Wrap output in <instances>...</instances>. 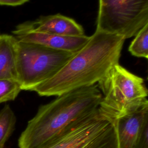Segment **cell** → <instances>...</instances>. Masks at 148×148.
Wrapping results in <instances>:
<instances>
[{"mask_svg":"<svg viewBox=\"0 0 148 148\" xmlns=\"http://www.w3.org/2000/svg\"><path fill=\"white\" fill-rule=\"evenodd\" d=\"M102 95L97 84L57 96L40 106L18 140L19 148H42L98 112Z\"/></svg>","mask_w":148,"mask_h":148,"instance_id":"obj_1","label":"cell"},{"mask_svg":"<svg viewBox=\"0 0 148 148\" xmlns=\"http://www.w3.org/2000/svg\"><path fill=\"white\" fill-rule=\"evenodd\" d=\"M125 40L121 36L95 30L56 75L32 91L40 96H58L95 84L119 63Z\"/></svg>","mask_w":148,"mask_h":148,"instance_id":"obj_2","label":"cell"},{"mask_svg":"<svg viewBox=\"0 0 148 148\" xmlns=\"http://www.w3.org/2000/svg\"><path fill=\"white\" fill-rule=\"evenodd\" d=\"M102 98L98 110L113 123L148 105V92L144 79L119 63L98 82Z\"/></svg>","mask_w":148,"mask_h":148,"instance_id":"obj_3","label":"cell"},{"mask_svg":"<svg viewBox=\"0 0 148 148\" xmlns=\"http://www.w3.org/2000/svg\"><path fill=\"white\" fill-rule=\"evenodd\" d=\"M75 53L17 39L16 69L21 90L32 91L52 77Z\"/></svg>","mask_w":148,"mask_h":148,"instance_id":"obj_4","label":"cell"},{"mask_svg":"<svg viewBox=\"0 0 148 148\" xmlns=\"http://www.w3.org/2000/svg\"><path fill=\"white\" fill-rule=\"evenodd\" d=\"M96 31L135 36L148 23V0H99Z\"/></svg>","mask_w":148,"mask_h":148,"instance_id":"obj_5","label":"cell"},{"mask_svg":"<svg viewBox=\"0 0 148 148\" xmlns=\"http://www.w3.org/2000/svg\"><path fill=\"white\" fill-rule=\"evenodd\" d=\"M116 132L112 121L98 112L42 148H89Z\"/></svg>","mask_w":148,"mask_h":148,"instance_id":"obj_6","label":"cell"},{"mask_svg":"<svg viewBox=\"0 0 148 148\" xmlns=\"http://www.w3.org/2000/svg\"><path fill=\"white\" fill-rule=\"evenodd\" d=\"M13 36L20 41L38 44L49 48L75 53L88 41L86 35L76 36L57 35L36 31L28 21L18 25L12 31Z\"/></svg>","mask_w":148,"mask_h":148,"instance_id":"obj_7","label":"cell"},{"mask_svg":"<svg viewBox=\"0 0 148 148\" xmlns=\"http://www.w3.org/2000/svg\"><path fill=\"white\" fill-rule=\"evenodd\" d=\"M117 148H134L148 125V105L115 120Z\"/></svg>","mask_w":148,"mask_h":148,"instance_id":"obj_8","label":"cell"},{"mask_svg":"<svg viewBox=\"0 0 148 148\" xmlns=\"http://www.w3.org/2000/svg\"><path fill=\"white\" fill-rule=\"evenodd\" d=\"M34 29L60 36H76L84 35L83 27L74 20L61 14L42 16L28 21Z\"/></svg>","mask_w":148,"mask_h":148,"instance_id":"obj_9","label":"cell"},{"mask_svg":"<svg viewBox=\"0 0 148 148\" xmlns=\"http://www.w3.org/2000/svg\"><path fill=\"white\" fill-rule=\"evenodd\" d=\"M16 43L17 39L13 35H0V79L17 80Z\"/></svg>","mask_w":148,"mask_h":148,"instance_id":"obj_10","label":"cell"},{"mask_svg":"<svg viewBox=\"0 0 148 148\" xmlns=\"http://www.w3.org/2000/svg\"><path fill=\"white\" fill-rule=\"evenodd\" d=\"M16 122V116L9 105H5L0 111V148H3L12 135Z\"/></svg>","mask_w":148,"mask_h":148,"instance_id":"obj_11","label":"cell"},{"mask_svg":"<svg viewBox=\"0 0 148 148\" xmlns=\"http://www.w3.org/2000/svg\"><path fill=\"white\" fill-rule=\"evenodd\" d=\"M128 48L131 54L137 57L148 58V23L135 35Z\"/></svg>","mask_w":148,"mask_h":148,"instance_id":"obj_12","label":"cell"},{"mask_svg":"<svg viewBox=\"0 0 148 148\" xmlns=\"http://www.w3.org/2000/svg\"><path fill=\"white\" fill-rule=\"evenodd\" d=\"M21 86L16 79H0V103L13 101L21 91Z\"/></svg>","mask_w":148,"mask_h":148,"instance_id":"obj_13","label":"cell"},{"mask_svg":"<svg viewBox=\"0 0 148 148\" xmlns=\"http://www.w3.org/2000/svg\"><path fill=\"white\" fill-rule=\"evenodd\" d=\"M134 148H148V125L145 128Z\"/></svg>","mask_w":148,"mask_h":148,"instance_id":"obj_14","label":"cell"},{"mask_svg":"<svg viewBox=\"0 0 148 148\" xmlns=\"http://www.w3.org/2000/svg\"><path fill=\"white\" fill-rule=\"evenodd\" d=\"M29 0H0V5L16 6L23 5Z\"/></svg>","mask_w":148,"mask_h":148,"instance_id":"obj_15","label":"cell"},{"mask_svg":"<svg viewBox=\"0 0 148 148\" xmlns=\"http://www.w3.org/2000/svg\"></svg>","mask_w":148,"mask_h":148,"instance_id":"obj_16","label":"cell"}]
</instances>
